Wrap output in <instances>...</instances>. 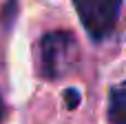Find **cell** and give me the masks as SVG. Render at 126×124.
Returning a JSON list of instances; mask_svg holds the SVG:
<instances>
[{"instance_id": "6da1fadb", "label": "cell", "mask_w": 126, "mask_h": 124, "mask_svg": "<svg viewBox=\"0 0 126 124\" xmlns=\"http://www.w3.org/2000/svg\"><path fill=\"white\" fill-rule=\"evenodd\" d=\"M78 42L66 31L47 33L40 40V75L58 80L78 67Z\"/></svg>"}, {"instance_id": "7a4b0ae2", "label": "cell", "mask_w": 126, "mask_h": 124, "mask_svg": "<svg viewBox=\"0 0 126 124\" xmlns=\"http://www.w3.org/2000/svg\"><path fill=\"white\" fill-rule=\"evenodd\" d=\"M73 7L86 33L100 42L113 33L120 18L122 0H73Z\"/></svg>"}, {"instance_id": "3957f363", "label": "cell", "mask_w": 126, "mask_h": 124, "mask_svg": "<svg viewBox=\"0 0 126 124\" xmlns=\"http://www.w3.org/2000/svg\"><path fill=\"white\" fill-rule=\"evenodd\" d=\"M106 118L111 124H126V82L111 89Z\"/></svg>"}, {"instance_id": "277c9868", "label": "cell", "mask_w": 126, "mask_h": 124, "mask_svg": "<svg viewBox=\"0 0 126 124\" xmlns=\"http://www.w3.org/2000/svg\"><path fill=\"white\" fill-rule=\"evenodd\" d=\"M66 98H69V104H78V93L75 91H69Z\"/></svg>"}, {"instance_id": "5b68a950", "label": "cell", "mask_w": 126, "mask_h": 124, "mask_svg": "<svg viewBox=\"0 0 126 124\" xmlns=\"http://www.w3.org/2000/svg\"><path fill=\"white\" fill-rule=\"evenodd\" d=\"M2 113H4V106H2V100H0V120H2Z\"/></svg>"}]
</instances>
